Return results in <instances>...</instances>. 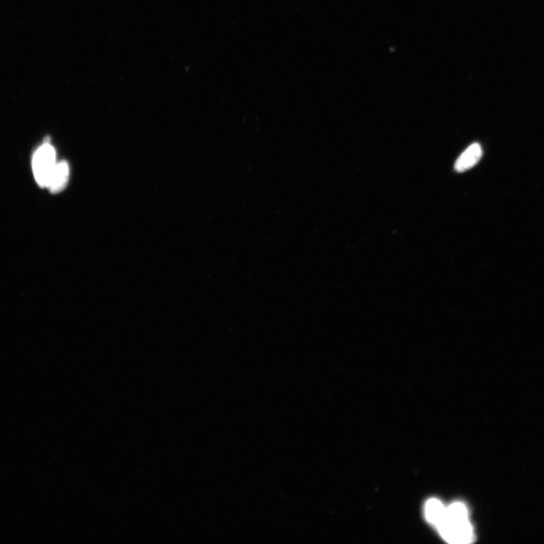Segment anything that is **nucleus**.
<instances>
[{"mask_svg": "<svg viewBox=\"0 0 544 544\" xmlns=\"http://www.w3.org/2000/svg\"><path fill=\"white\" fill-rule=\"evenodd\" d=\"M437 529L442 539L451 543H469L475 539L466 506L460 502L453 503L447 508L445 517Z\"/></svg>", "mask_w": 544, "mask_h": 544, "instance_id": "nucleus-1", "label": "nucleus"}, {"mask_svg": "<svg viewBox=\"0 0 544 544\" xmlns=\"http://www.w3.org/2000/svg\"><path fill=\"white\" fill-rule=\"evenodd\" d=\"M49 139L37 150L33 158V170L36 181L41 187H48L52 173L56 168V151L49 143Z\"/></svg>", "mask_w": 544, "mask_h": 544, "instance_id": "nucleus-2", "label": "nucleus"}, {"mask_svg": "<svg viewBox=\"0 0 544 544\" xmlns=\"http://www.w3.org/2000/svg\"><path fill=\"white\" fill-rule=\"evenodd\" d=\"M483 155L482 148L478 143H474L469 146L462 154L456 163V170L458 173H463L465 171L473 168L479 163Z\"/></svg>", "mask_w": 544, "mask_h": 544, "instance_id": "nucleus-3", "label": "nucleus"}, {"mask_svg": "<svg viewBox=\"0 0 544 544\" xmlns=\"http://www.w3.org/2000/svg\"><path fill=\"white\" fill-rule=\"evenodd\" d=\"M69 167L68 163L62 161L58 163L52 173L48 187L52 193L62 191L69 182Z\"/></svg>", "mask_w": 544, "mask_h": 544, "instance_id": "nucleus-4", "label": "nucleus"}, {"mask_svg": "<svg viewBox=\"0 0 544 544\" xmlns=\"http://www.w3.org/2000/svg\"><path fill=\"white\" fill-rule=\"evenodd\" d=\"M447 508L437 499H430L425 506V516L429 523L436 528L442 523L446 515Z\"/></svg>", "mask_w": 544, "mask_h": 544, "instance_id": "nucleus-5", "label": "nucleus"}]
</instances>
